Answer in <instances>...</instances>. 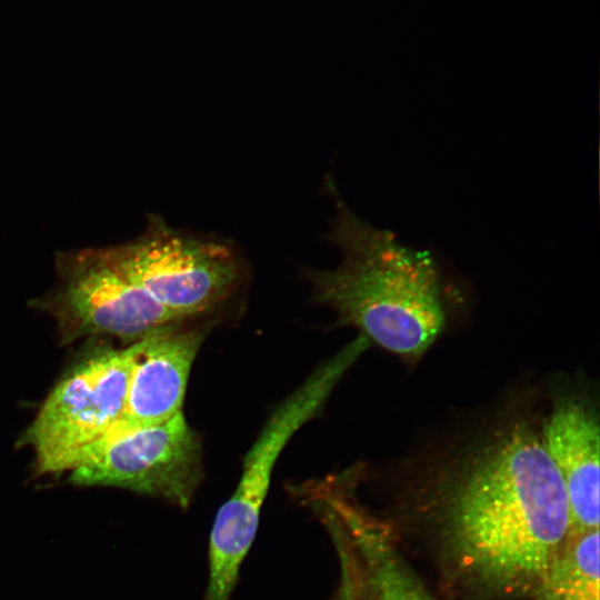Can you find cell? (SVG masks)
Returning a JSON list of instances; mask_svg holds the SVG:
<instances>
[{"instance_id": "6da1fadb", "label": "cell", "mask_w": 600, "mask_h": 600, "mask_svg": "<svg viewBox=\"0 0 600 600\" xmlns=\"http://www.w3.org/2000/svg\"><path fill=\"white\" fill-rule=\"evenodd\" d=\"M541 414L508 403L428 453L412 501L456 576L493 598L532 596L569 531L567 496Z\"/></svg>"}, {"instance_id": "7a4b0ae2", "label": "cell", "mask_w": 600, "mask_h": 600, "mask_svg": "<svg viewBox=\"0 0 600 600\" xmlns=\"http://www.w3.org/2000/svg\"><path fill=\"white\" fill-rule=\"evenodd\" d=\"M330 238L342 253L311 273L313 296L406 364L417 363L448 324L447 287L429 250L411 248L338 199Z\"/></svg>"}, {"instance_id": "3957f363", "label": "cell", "mask_w": 600, "mask_h": 600, "mask_svg": "<svg viewBox=\"0 0 600 600\" xmlns=\"http://www.w3.org/2000/svg\"><path fill=\"white\" fill-rule=\"evenodd\" d=\"M361 334L318 367L272 413L244 457L236 490L220 507L209 542L207 600H228L258 530L274 464L292 436L322 408L330 393L368 349Z\"/></svg>"}, {"instance_id": "277c9868", "label": "cell", "mask_w": 600, "mask_h": 600, "mask_svg": "<svg viewBox=\"0 0 600 600\" xmlns=\"http://www.w3.org/2000/svg\"><path fill=\"white\" fill-rule=\"evenodd\" d=\"M102 250L128 280L182 320L224 301L242 274L231 246L184 234L157 214L133 240Z\"/></svg>"}, {"instance_id": "5b68a950", "label": "cell", "mask_w": 600, "mask_h": 600, "mask_svg": "<svg viewBox=\"0 0 600 600\" xmlns=\"http://www.w3.org/2000/svg\"><path fill=\"white\" fill-rule=\"evenodd\" d=\"M134 343L99 353L51 391L31 428L39 471L71 470L79 454L108 434L126 408Z\"/></svg>"}, {"instance_id": "8992f818", "label": "cell", "mask_w": 600, "mask_h": 600, "mask_svg": "<svg viewBox=\"0 0 600 600\" xmlns=\"http://www.w3.org/2000/svg\"><path fill=\"white\" fill-rule=\"evenodd\" d=\"M70 476L74 484L123 488L187 508L202 478L199 440L180 412L104 436L79 454Z\"/></svg>"}, {"instance_id": "52a82bcc", "label": "cell", "mask_w": 600, "mask_h": 600, "mask_svg": "<svg viewBox=\"0 0 600 600\" xmlns=\"http://www.w3.org/2000/svg\"><path fill=\"white\" fill-rule=\"evenodd\" d=\"M54 303L80 334L140 340L178 322L109 261L102 248L59 252Z\"/></svg>"}, {"instance_id": "ba28073f", "label": "cell", "mask_w": 600, "mask_h": 600, "mask_svg": "<svg viewBox=\"0 0 600 600\" xmlns=\"http://www.w3.org/2000/svg\"><path fill=\"white\" fill-rule=\"evenodd\" d=\"M540 424L544 448L567 496V537L599 529L598 397L589 387L561 383L551 390L549 408Z\"/></svg>"}, {"instance_id": "9c48e42d", "label": "cell", "mask_w": 600, "mask_h": 600, "mask_svg": "<svg viewBox=\"0 0 600 600\" xmlns=\"http://www.w3.org/2000/svg\"><path fill=\"white\" fill-rule=\"evenodd\" d=\"M334 546L339 583L336 600H389L382 550L389 526L360 503L356 486L329 483L308 499Z\"/></svg>"}, {"instance_id": "30bf717a", "label": "cell", "mask_w": 600, "mask_h": 600, "mask_svg": "<svg viewBox=\"0 0 600 600\" xmlns=\"http://www.w3.org/2000/svg\"><path fill=\"white\" fill-rule=\"evenodd\" d=\"M204 334L202 328L178 330L172 324L134 342L126 408L108 434L156 426L182 412L191 366Z\"/></svg>"}, {"instance_id": "8fae6325", "label": "cell", "mask_w": 600, "mask_h": 600, "mask_svg": "<svg viewBox=\"0 0 600 600\" xmlns=\"http://www.w3.org/2000/svg\"><path fill=\"white\" fill-rule=\"evenodd\" d=\"M599 529L567 537L532 600H599Z\"/></svg>"}, {"instance_id": "7c38bea8", "label": "cell", "mask_w": 600, "mask_h": 600, "mask_svg": "<svg viewBox=\"0 0 600 600\" xmlns=\"http://www.w3.org/2000/svg\"><path fill=\"white\" fill-rule=\"evenodd\" d=\"M389 600H438L406 561L394 562L387 572Z\"/></svg>"}]
</instances>
